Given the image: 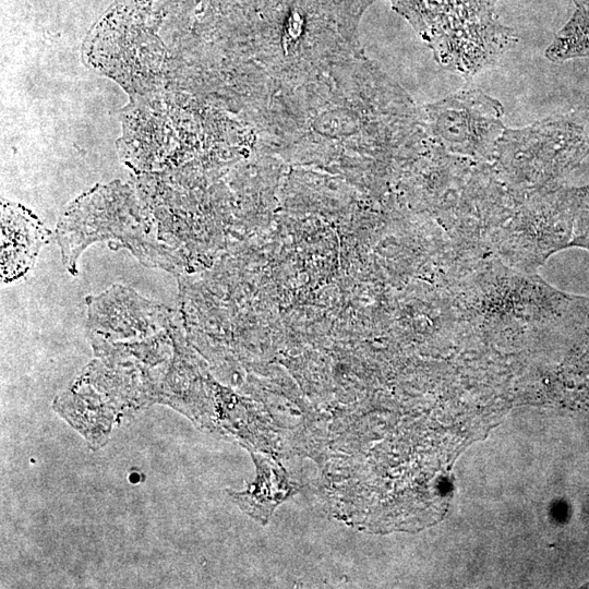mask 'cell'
<instances>
[{
    "mask_svg": "<svg viewBox=\"0 0 589 589\" xmlns=\"http://www.w3.org/2000/svg\"><path fill=\"white\" fill-rule=\"evenodd\" d=\"M431 49L436 62L472 76L518 41L495 13L497 0H389Z\"/></svg>",
    "mask_w": 589,
    "mask_h": 589,
    "instance_id": "1",
    "label": "cell"
},
{
    "mask_svg": "<svg viewBox=\"0 0 589 589\" xmlns=\"http://www.w3.org/2000/svg\"><path fill=\"white\" fill-rule=\"evenodd\" d=\"M250 1H251V3H252V2H255V1H257V0H250Z\"/></svg>",
    "mask_w": 589,
    "mask_h": 589,
    "instance_id": "10",
    "label": "cell"
},
{
    "mask_svg": "<svg viewBox=\"0 0 589 589\" xmlns=\"http://www.w3.org/2000/svg\"><path fill=\"white\" fill-rule=\"evenodd\" d=\"M589 153L584 128L565 118H548L522 129L505 128L495 149L510 173L541 181L576 167Z\"/></svg>",
    "mask_w": 589,
    "mask_h": 589,
    "instance_id": "4",
    "label": "cell"
},
{
    "mask_svg": "<svg viewBox=\"0 0 589 589\" xmlns=\"http://www.w3.org/2000/svg\"><path fill=\"white\" fill-rule=\"evenodd\" d=\"M335 17L339 32L358 53V25L363 12L378 0H323Z\"/></svg>",
    "mask_w": 589,
    "mask_h": 589,
    "instance_id": "7",
    "label": "cell"
},
{
    "mask_svg": "<svg viewBox=\"0 0 589 589\" xmlns=\"http://www.w3.org/2000/svg\"><path fill=\"white\" fill-rule=\"evenodd\" d=\"M503 105L480 89L457 92L423 108L424 129L452 152L492 157L505 130Z\"/></svg>",
    "mask_w": 589,
    "mask_h": 589,
    "instance_id": "5",
    "label": "cell"
},
{
    "mask_svg": "<svg viewBox=\"0 0 589 589\" xmlns=\"http://www.w3.org/2000/svg\"><path fill=\"white\" fill-rule=\"evenodd\" d=\"M576 7H584L589 9V0H574Z\"/></svg>",
    "mask_w": 589,
    "mask_h": 589,
    "instance_id": "9",
    "label": "cell"
},
{
    "mask_svg": "<svg viewBox=\"0 0 589 589\" xmlns=\"http://www.w3.org/2000/svg\"><path fill=\"white\" fill-rule=\"evenodd\" d=\"M50 232L41 221L14 203L1 207V279L11 283L33 265Z\"/></svg>",
    "mask_w": 589,
    "mask_h": 589,
    "instance_id": "6",
    "label": "cell"
},
{
    "mask_svg": "<svg viewBox=\"0 0 589 589\" xmlns=\"http://www.w3.org/2000/svg\"><path fill=\"white\" fill-rule=\"evenodd\" d=\"M577 247L589 251V199L581 206L568 248Z\"/></svg>",
    "mask_w": 589,
    "mask_h": 589,
    "instance_id": "8",
    "label": "cell"
},
{
    "mask_svg": "<svg viewBox=\"0 0 589 589\" xmlns=\"http://www.w3.org/2000/svg\"><path fill=\"white\" fill-rule=\"evenodd\" d=\"M63 263L73 275L82 251L96 241H116L144 265L168 272L179 269V257L161 243L154 220L125 187H99L77 200L57 229Z\"/></svg>",
    "mask_w": 589,
    "mask_h": 589,
    "instance_id": "2",
    "label": "cell"
},
{
    "mask_svg": "<svg viewBox=\"0 0 589 589\" xmlns=\"http://www.w3.org/2000/svg\"><path fill=\"white\" fill-rule=\"evenodd\" d=\"M253 28L266 64L281 79L299 80L321 72L346 53H357L339 32L323 0H257Z\"/></svg>",
    "mask_w": 589,
    "mask_h": 589,
    "instance_id": "3",
    "label": "cell"
}]
</instances>
